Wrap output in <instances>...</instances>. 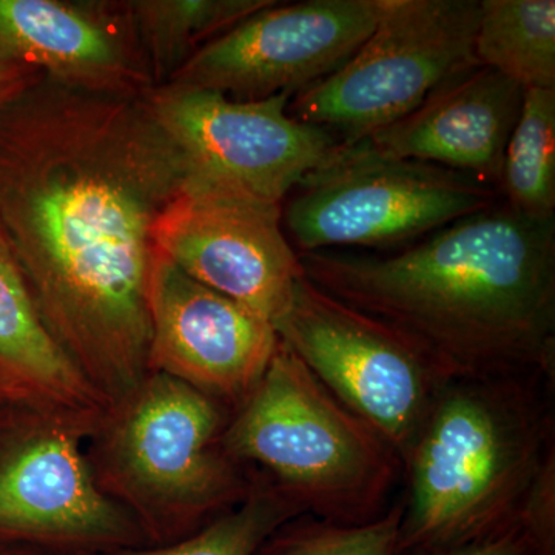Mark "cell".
Wrapping results in <instances>:
<instances>
[{
    "label": "cell",
    "instance_id": "9a60e30c",
    "mask_svg": "<svg viewBox=\"0 0 555 555\" xmlns=\"http://www.w3.org/2000/svg\"><path fill=\"white\" fill-rule=\"evenodd\" d=\"M524 96L514 80L474 65L438 87L414 112L364 141L393 158L434 164L499 189Z\"/></svg>",
    "mask_w": 555,
    "mask_h": 555
},
{
    "label": "cell",
    "instance_id": "d6986e66",
    "mask_svg": "<svg viewBox=\"0 0 555 555\" xmlns=\"http://www.w3.org/2000/svg\"><path fill=\"white\" fill-rule=\"evenodd\" d=\"M499 192L503 203L525 217L555 218V90H525Z\"/></svg>",
    "mask_w": 555,
    "mask_h": 555
},
{
    "label": "cell",
    "instance_id": "7a4b0ae2",
    "mask_svg": "<svg viewBox=\"0 0 555 555\" xmlns=\"http://www.w3.org/2000/svg\"><path fill=\"white\" fill-rule=\"evenodd\" d=\"M331 297L396 328L447 377L555 382V218L503 201L393 251L299 254Z\"/></svg>",
    "mask_w": 555,
    "mask_h": 555
},
{
    "label": "cell",
    "instance_id": "ffe728a7",
    "mask_svg": "<svg viewBox=\"0 0 555 555\" xmlns=\"http://www.w3.org/2000/svg\"><path fill=\"white\" fill-rule=\"evenodd\" d=\"M254 473V485L246 499L195 534L170 545L90 555H257L273 532L287 521L305 516L306 511L268 477Z\"/></svg>",
    "mask_w": 555,
    "mask_h": 555
},
{
    "label": "cell",
    "instance_id": "484cf974",
    "mask_svg": "<svg viewBox=\"0 0 555 555\" xmlns=\"http://www.w3.org/2000/svg\"><path fill=\"white\" fill-rule=\"evenodd\" d=\"M10 401H9V398H7L5 396H3L2 392H0V408L3 406V404H9Z\"/></svg>",
    "mask_w": 555,
    "mask_h": 555
},
{
    "label": "cell",
    "instance_id": "6da1fadb",
    "mask_svg": "<svg viewBox=\"0 0 555 555\" xmlns=\"http://www.w3.org/2000/svg\"><path fill=\"white\" fill-rule=\"evenodd\" d=\"M182 184L145 96L43 75L0 108V225L43 323L108 408L149 375L153 230Z\"/></svg>",
    "mask_w": 555,
    "mask_h": 555
},
{
    "label": "cell",
    "instance_id": "603a6c76",
    "mask_svg": "<svg viewBox=\"0 0 555 555\" xmlns=\"http://www.w3.org/2000/svg\"><path fill=\"white\" fill-rule=\"evenodd\" d=\"M408 555H534L531 542L520 524L509 526L494 535L476 542L437 550L418 551Z\"/></svg>",
    "mask_w": 555,
    "mask_h": 555
},
{
    "label": "cell",
    "instance_id": "30bf717a",
    "mask_svg": "<svg viewBox=\"0 0 555 555\" xmlns=\"http://www.w3.org/2000/svg\"><path fill=\"white\" fill-rule=\"evenodd\" d=\"M292 96L235 101L218 91L160 86L150 91L153 119L177 149L182 190L229 193L281 204L341 142L292 118Z\"/></svg>",
    "mask_w": 555,
    "mask_h": 555
},
{
    "label": "cell",
    "instance_id": "8fae6325",
    "mask_svg": "<svg viewBox=\"0 0 555 555\" xmlns=\"http://www.w3.org/2000/svg\"><path fill=\"white\" fill-rule=\"evenodd\" d=\"M386 0L273 2L196 51L164 86L259 101L308 89L374 31Z\"/></svg>",
    "mask_w": 555,
    "mask_h": 555
},
{
    "label": "cell",
    "instance_id": "7c38bea8",
    "mask_svg": "<svg viewBox=\"0 0 555 555\" xmlns=\"http://www.w3.org/2000/svg\"><path fill=\"white\" fill-rule=\"evenodd\" d=\"M153 243L193 280L275 323L305 275L283 228V206L182 190L156 221Z\"/></svg>",
    "mask_w": 555,
    "mask_h": 555
},
{
    "label": "cell",
    "instance_id": "cb8c5ba5",
    "mask_svg": "<svg viewBox=\"0 0 555 555\" xmlns=\"http://www.w3.org/2000/svg\"><path fill=\"white\" fill-rule=\"evenodd\" d=\"M43 73L0 51V108L16 100L28 87L38 82Z\"/></svg>",
    "mask_w": 555,
    "mask_h": 555
},
{
    "label": "cell",
    "instance_id": "e0dca14e",
    "mask_svg": "<svg viewBox=\"0 0 555 555\" xmlns=\"http://www.w3.org/2000/svg\"><path fill=\"white\" fill-rule=\"evenodd\" d=\"M275 0H133L126 2L155 86L167 82L211 40Z\"/></svg>",
    "mask_w": 555,
    "mask_h": 555
},
{
    "label": "cell",
    "instance_id": "7402d4cb",
    "mask_svg": "<svg viewBox=\"0 0 555 555\" xmlns=\"http://www.w3.org/2000/svg\"><path fill=\"white\" fill-rule=\"evenodd\" d=\"M517 520L534 555H555V448L547 452L529 486Z\"/></svg>",
    "mask_w": 555,
    "mask_h": 555
},
{
    "label": "cell",
    "instance_id": "5b68a950",
    "mask_svg": "<svg viewBox=\"0 0 555 555\" xmlns=\"http://www.w3.org/2000/svg\"><path fill=\"white\" fill-rule=\"evenodd\" d=\"M221 444L306 514L339 525L382 516L403 469L389 444L281 341L264 377L230 414Z\"/></svg>",
    "mask_w": 555,
    "mask_h": 555
},
{
    "label": "cell",
    "instance_id": "9c48e42d",
    "mask_svg": "<svg viewBox=\"0 0 555 555\" xmlns=\"http://www.w3.org/2000/svg\"><path fill=\"white\" fill-rule=\"evenodd\" d=\"M273 327L310 374L403 465L449 383L436 364L396 328L331 297L305 275Z\"/></svg>",
    "mask_w": 555,
    "mask_h": 555
},
{
    "label": "cell",
    "instance_id": "ba28073f",
    "mask_svg": "<svg viewBox=\"0 0 555 555\" xmlns=\"http://www.w3.org/2000/svg\"><path fill=\"white\" fill-rule=\"evenodd\" d=\"M21 409L0 436V537L62 555L149 546L91 473L87 443L105 412Z\"/></svg>",
    "mask_w": 555,
    "mask_h": 555
},
{
    "label": "cell",
    "instance_id": "44dd1931",
    "mask_svg": "<svg viewBox=\"0 0 555 555\" xmlns=\"http://www.w3.org/2000/svg\"><path fill=\"white\" fill-rule=\"evenodd\" d=\"M403 505L387 507L363 525L299 516L269 537L257 555H398Z\"/></svg>",
    "mask_w": 555,
    "mask_h": 555
},
{
    "label": "cell",
    "instance_id": "ac0fdd59",
    "mask_svg": "<svg viewBox=\"0 0 555 555\" xmlns=\"http://www.w3.org/2000/svg\"><path fill=\"white\" fill-rule=\"evenodd\" d=\"M474 51L524 90H555L554 0H480Z\"/></svg>",
    "mask_w": 555,
    "mask_h": 555
},
{
    "label": "cell",
    "instance_id": "d4e9b609",
    "mask_svg": "<svg viewBox=\"0 0 555 555\" xmlns=\"http://www.w3.org/2000/svg\"><path fill=\"white\" fill-rule=\"evenodd\" d=\"M2 555H62V554L51 553V551L38 550V547H28V550L22 551V553L2 554Z\"/></svg>",
    "mask_w": 555,
    "mask_h": 555
},
{
    "label": "cell",
    "instance_id": "52a82bcc",
    "mask_svg": "<svg viewBox=\"0 0 555 555\" xmlns=\"http://www.w3.org/2000/svg\"><path fill=\"white\" fill-rule=\"evenodd\" d=\"M478 14L480 0H386L363 46L337 72L292 96L288 115L341 144L364 141L480 65Z\"/></svg>",
    "mask_w": 555,
    "mask_h": 555
},
{
    "label": "cell",
    "instance_id": "277c9868",
    "mask_svg": "<svg viewBox=\"0 0 555 555\" xmlns=\"http://www.w3.org/2000/svg\"><path fill=\"white\" fill-rule=\"evenodd\" d=\"M229 416L214 398L155 372L105 411L87 443L91 473L149 546L195 534L250 492L254 469L222 449Z\"/></svg>",
    "mask_w": 555,
    "mask_h": 555
},
{
    "label": "cell",
    "instance_id": "2e32d148",
    "mask_svg": "<svg viewBox=\"0 0 555 555\" xmlns=\"http://www.w3.org/2000/svg\"><path fill=\"white\" fill-rule=\"evenodd\" d=\"M0 392L10 403L50 411L105 412L108 409L43 323L2 225Z\"/></svg>",
    "mask_w": 555,
    "mask_h": 555
},
{
    "label": "cell",
    "instance_id": "8992f818",
    "mask_svg": "<svg viewBox=\"0 0 555 555\" xmlns=\"http://www.w3.org/2000/svg\"><path fill=\"white\" fill-rule=\"evenodd\" d=\"M502 201L470 175L385 155L367 141L341 144L283 203L297 254L400 250Z\"/></svg>",
    "mask_w": 555,
    "mask_h": 555
},
{
    "label": "cell",
    "instance_id": "4fadbf2b",
    "mask_svg": "<svg viewBox=\"0 0 555 555\" xmlns=\"http://www.w3.org/2000/svg\"><path fill=\"white\" fill-rule=\"evenodd\" d=\"M149 313V374L178 379L230 414L254 392L280 345L269 320L193 280L158 248Z\"/></svg>",
    "mask_w": 555,
    "mask_h": 555
},
{
    "label": "cell",
    "instance_id": "5bb4252c",
    "mask_svg": "<svg viewBox=\"0 0 555 555\" xmlns=\"http://www.w3.org/2000/svg\"><path fill=\"white\" fill-rule=\"evenodd\" d=\"M0 51L73 89L131 98L156 89L126 2L0 0Z\"/></svg>",
    "mask_w": 555,
    "mask_h": 555
},
{
    "label": "cell",
    "instance_id": "3957f363",
    "mask_svg": "<svg viewBox=\"0 0 555 555\" xmlns=\"http://www.w3.org/2000/svg\"><path fill=\"white\" fill-rule=\"evenodd\" d=\"M543 379H452L404 460L408 492L398 555L465 545L518 524V509L555 448Z\"/></svg>",
    "mask_w": 555,
    "mask_h": 555
}]
</instances>
